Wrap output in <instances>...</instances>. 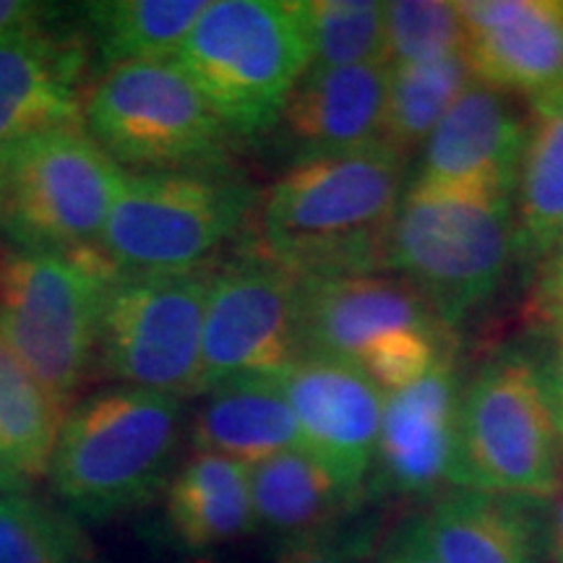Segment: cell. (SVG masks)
Masks as SVG:
<instances>
[{"label":"cell","instance_id":"obj_1","mask_svg":"<svg viewBox=\"0 0 563 563\" xmlns=\"http://www.w3.org/2000/svg\"><path fill=\"white\" fill-rule=\"evenodd\" d=\"M407 157L389 144L300 159L253 203L241 256L298 282L378 274L402 199Z\"/></svg>","mask_w":563,"mask_h":563},{"label":"cell","instance_id":"obj_2","mask_svg":"<svg viewBox=\"0 0 563 563\" xmlns=\"http://www.w3.org/2000/svg\"><path fill=\"white\" fill-rule=\"evenodd\" d=\"M517 258L509 194L415 178L394 214L386 269L412 285L446 327L485 306Z\"/></svg>","mask_w":563,"mask_h":563},{"label":"cell","instance_id":"obj_3","mask_svg":"<svg viewBox=\"0 0 563 563\" xmlns=\"http://www.w3.org/2000/svg\"><path fill=\"white\" fill-rule=\"evenodd\" d=\"M180 441L170 394L118 386L68 410L51 464L55 496L76 519H102L152 504Z\"/></svg>","mask_w":563,"mask_h":563},{"label":"cell","instance_id":"obj_4","mask_svg":"<svg viewBox=\"0 0 563 563\" xmlns=\"http://www.w3.org/2000/svg\"><path fill=\"white\" fill-rule=\"evenodd\" d=\"M449 485L548 501L561 485V441L543 363L509 347L460 397Z\"/></svg>","mask_w":563,"mask_h":563},{"label":"cell","instance_id":"obj_5","mask_svg":"<svg viewBox=\"0 0 563 563\" xmlns=\"http://www.w3.org/2000/svg\"><path fill=\"white\" fill-rule=\"evenodd\" d=\"M300 344L302 355L355 365L391 394L454 355V332L397 274H350L300 282Z\"/></svg>","mask_w":563,"mask_h":563},{"label":"cell","instance_id":"obj_6","mask_svg":"<svg viewBox=\"0 0 563 563\" xmlns=\"http://www.w3.org/2000/svg\"><path fill=\"white\" fill-rule=\"evenodd\" d=\"M173 60L232 136L277 129L311 66L287 0H209Z\"/></svg>","mask_w":563,"mask_h":563},{"label":"cell","instance_id":"obj_7","mask_svg":"<svg viewBox=\"0 0 563 563\" xmlns=\"http://www.w3.org/2000/svg\"><path fill=\"white\" fill-rule=\"evenodd\" d=\"M258 196L224 167L123 173L102 232L118 274H186L241 235Z\"/></svg>","mask_w":563,"mask_h":563},{"label":"cell","instance_id":"obj_8","mask_svg":"<svg viewBox=\"0 0 563 563\" xmlns=\"http://www.w3.org/2000/svg\"><path fill=\"white\" fill-rule=\"evenodd\" d=\"M121 178L84 125L21 141L5 150L0 230L19 251L70 258L102 249Z\"/></svg>","mask_w":563,"mask_h":563},{"label":"cell","instance_id":"obj_9","mask_svg":"<svg viewBox=\"0 0 563 563\" xmlns=\"http://www.w3.org/2000/svg\"><path fill=\"white\" fill-rule=\"evenodd\" d=\"M84 129L110 159L136 170H214L232 141L175 60L108 70L84 102Z\"/></svg>","mask_w":563,"mask_h":563},{"label":"cell","instance_id":"obj_10","mask_svg":"<svg viewBox=\"0 0 563 563\" xmlns=\"http://www.w3.org/2000/svg\"><path fill=\"white\" fill-rule=\"evenodd\" d=\"M104 285L58 253L0 245V336L66 415L97 361Z\"/></svg>","mask_w":563,"mask_h":563},{"label":"cell","instance_id":"obj_11","mask_svg":"<svg viewBox=\"0 0 563 563\" xmlns=\"http://www.w3.org/2000/svg\"><path fill=\"white\" fill-rule=\"evenodd\" d=\"M214 266L186 274H121L104 285L97 357L133 389L194 397Z\"/></svg>","mask_w":563,"mask_h":563},{"label":"cell","instance_id":"obj_12","mask_svg":"<svg viewBox=\"0 0 563 563\" xmlns=\"http://www.w3.org/2000/svg\"><path fill=\"white\" fill-rule=\"evenodd\" d=\"M300 355V282L251 256L214 269L196 394L235 376H277Z\"/></svg>","mask_w":563,"mask_h":563},{"label":"cell","instance_id":"obj_13","mask_svg":"<svg viewBox=\"0 0 563 563\" xmlns=\"http://www.w3.org/2000/svg\"><path fill=\"white\" fill-rule=\"evenodd\" d=\"M277 378L298 420L302 449L355 504L382 433L384 391L355 365L321 355H300Z\"/></svg>","mask_w":563,"mask_h":563},{"label":"cell","instance_id":"obj_14","mask_svg":"<svg viewBox=\"0 0 563 563\" xmlns=\"http://www.w3.org/2000/svg\"><path fill=\"white\" fill-rule=\"evenodd\" d=\"M456 11L477 84L530 102L563 89L561 0H464Z\"/></svg>","mask_w":563,"mask_h":563},{"label":"cell","instance_id":"obj_15","mask_svg":"<svg viewBox=\"0 0 563 563\" xmlns=\"http://www.w3.org/2000/svg\"><path fill=\"white\" fill-rule=\"evenodd\" d=\"M460 382L454 355L405 389L384 394V418L365 488L373 496H428L449 483Z\"/></svg>","mask_w":563,"mask_h":563},{"label":"cell","instance_id":"obj_16","mask_svg":"<svg viewBox=\"0 0 563 563\" xmlns=\"http://www.w3.org/2000/svg\"><path fill=\"white\" fill-rule=\"evenodd\" d=\"M87 42L45 24L0 37V150L84 125Z\"/></svg>","mask_w":563,"mask_h":563},{"label":"cell","instance_id":"obj_17","mask_svg":"<svg viewBox=\"0 0 563 563\" xmlns=\"http://www.w3.org/2000/svg\"><path fill=\"white\" fill-rule=\"evenodd\" d=\"M527 118L511 97L473 84L456 97L426 141L418 180L517 191Z\"/></svg>","mask_w":563,"mask_h":563},{"label":"cell","instance_id":"obj_18","mask_svg":"<svg viewBox=\"0 0 563 563\" xmlns=\"http://www.w3.org/2000/svg\"><path fill=\"white\" fill-rule=\"evenodd\" d=\"M389 66L308 68L287 97L279 129L300 159L365 150L384 136Z\"/></svg>","mask_w":563,"mask_h":563},{"label":"cell","instance_id":"obj_19","mask_svg":"<svg viewBox=\"0 0 563 563\" xmlns=\"http://www.w3.org/2000/svg\"><path fill=\"white\" fill-rule=\"evenodd\" d=\"M441 563H543L548 519L543 501L460 490L441 496L422 517Z\"/></svg>","mask_w":563,"mask_h":563},{"label":"cell","instance_id":"obj_20","mask_svg":"<svg viewBox=\"0 0 563 563\" xmlns=\"http://www.w3.org/2000/svg\"><path fill=\"white\" fill-rule=\"evenodd\" d=\"M191 441L196 452L241 464L302 449L298 420L277 376H235L209 389Z\"/></svg>","mask_w":563,"mask_h":563},{"label":"cell","instance_id":"obj_21","mask_svg":"<svg viewBox=\"0 0 563 563\" xmlns=\"http://www.w3.org/2000/svg\"><path fill=\"white\" fill-rule=\"evenodd\" d=\"M165 511L173 540L191 553L235 543L258 527L245 464L203 452L167 485Z\"/></svg>","mask_w":563,"mask_h":563},{"label":"cell","instance_id":"obj_22","mask_svg":"<svg viewBox=\"0 0 563 563\" xmlns=\"http://www.w3.org/2000/svg\"><path fill=\"white\" fill-rule=\"evenodd\" d=\"M517 256H551L563 238V89L532 100L517 175Z\"/></svg>","mask_w":563,"mask_h":563},{"label":"cell","instance_id":"obj_23","mask_svg":"<svg viewBox=\"0 0 563 563\" xmlns=\"http://www.w3.org/2000/svg\"><path fill=\"white\" fill-rule=\"evenodd\" d=\"M66 412L0 336V490L24 493L51 464Z\"/></svg>","mask_w":563,"mask_h":563},{"label":"cell","instance_id":"obj_24","mask_svg":"<svg viewBox=\"0 0 563 563\" xmlns=\"http://www.w3.org/2000/svg\"><path fill=\"white\" fill-rule=\"evenodd\" d=\"M256 525L282 540L329 527L350 498L323 464L306 449H287L245 464Z\"/></svg>","mask_w":563,"mask_h":563},{"label":"cell","instance_id":"obj_25","mask_svg":"<svg viewBox=\"0 0 563 563\" xmlns=\"http://www.w3.org/2000/svg\"><path fill=\"white\" fill-rule=\"evenodd\" d=\"M209 0H100L81 9L87 40L104 68L173 60Z\"/></svg>","mask_w":563,"mask_h":563},{"label":"cell","instance_id":"obj_26","mask_svg":"<svg viewBox=\"0 0 563 563\" xmlns=\"http://www.w3.org/2000/svg\"><path fill=\"white\" fill-rule=\"evenodd\" d=\"M473 84L475 76L464 53L389 66L382 141L402 157H410L420 144H426L456 97Z\"/></svg>","mask_w":563,"mask_h":563},{"label":"cell","instance_id":"obj_27","mask_svg":"<svg viewBox=\"0 0 563 563\" xmlns=\"http://www.w3.org/2000/svg\"><path fill=\"white\" fill-rule=\"evenodd\" d=\"M308 68L386 63V3L376 0H295Z\"/></svg>","mask_w":563,"mask_h":563},{"label":"cell","instance_id":"obj_28","mask_svg":"<svg viewBox=\"0 0 563 563\" xmlns=\"http://www.w3.org/2000/svg\"><path fill=\"white\" fill-rule=\"evenodd\" d=\"M0 563H95L74 514L26 493L0 498Z\"/></svg>","mask_w":563,"mask_h":563},{"label":"cell","instance_id":"obj_29","mask_svg":"<svg viewBox=\"0 0 563 563\" xmlns=\"http://www.w3.org/2000/svg\"><path fill=\"white\" fill-rule=\"evenodd\" d=\"M464 51L456 3L394 0L386 3V66H407Z\"/></svg>","mask_w":563,"mask_h":563},{"label":"cell","instance_id":"obj_30","mask_svg":"<svg viewBox=\"0 0 563 563\" xmlns=\"http://www.w3.org/2000/svg\"><path fill=\"white\" fill-rule=\"evenodd\" d=\"M361 543L336 527H321L316 532L279 540L274 563H357Z\"/></svg>","mask_w":563,"mask_h":563},{"label":"cell","instance_id":"obj_31","mask_svg":"<svg viewBox=\"0 0 563 563\" xmlns=\"http://www.w3.org/2000/svg\"><path fill=\"white\" fill-rule=\"evenodd\" d=\"M376 563H441L431 551L426 530H422V519L405 525L402 530L394 532V538L378 553Z\"/></svg>","mask_w":563,"mask_h":563},{"label":"cell","instance_id":"obj_32","mask_svg":"<svg viewBox=\"0 0 563 563\" xmlns=\"http://www.w3.org/2000/svg\"><path fill=\"white\" fill-rule=\"evenodd\" d=\"M548 327L553 329L555 344L551 352V361L543 365V378H545L548 399H551L555 431H559V441L563 449V316L561 319H553Z\"/></svg>","mask_w":563,"mask_h":563},{"label":"cell","instance_id":"obj_33","mask_svg":"<svg viewBox=\"0 0 563 563\" xmlns=\"http://www.w3.org/2000/svg\"><path fill=\"white\" fill-rule=\"evenodd\" d=\"M538 313L545 323L563 316V238L551 251V262H548L543 285H540L538 295Z\"/></svg>","mask_w":563,"mask_h":563},{"label":"cell","instance_id":"obj_34","mask_svg":"<svg viewBox=\"0 0 563 563\" xmlns=\"http://www.w3.org/2000/svg\"><path fill=\"white\" fill-rule=\"evenodd\" d=\"M55 16L51 5L34 0H0V37L45 24Z\"/></svg>","mask_w":563,"mask_h":563},{"label":"cell","instance_id":"obj_35","mask_svg":"<svg viewBox=\"0 0 563 563\" xmlns=\"http://www.w3.org/2000/svg\"><path fill=\"white\" fill-rule=\"evenodd\" d=\"M555 506L551 519H548V553L553 555L555 563H563V483L555 490Z\"/></svg>","mask_w":563,"mask_h":563},{"label":"cell","instance_id":"obj_36","mask_svg":"<svg viewBox=\"0 0 563 563\" xmlns=\"http://www.w3.org/2000/svg\"><path fill=\"white\" fill-rule=\"evenodd\" d=\"M3 188H5V152L0 150V207H3Z\"/></svg>","mask_w":563,"mask_h":563},{"label":"cell","instance_id":"obj_37","mask_svg":"<svg viewBox=\"0 0 563 563\" xmlns=\"http://www.w3.org/2000/svg\"><path fill=\"white\" fill-rule=\"evenodd\" d=\"M186 563H220V561L209 559V555H196V559H191V561H186Z\"/></svg>","mask_w":563,"mask_h":563}]
</instances>
